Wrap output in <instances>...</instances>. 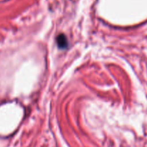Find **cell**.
<instances>
[{
  "label": "cell",
  "instance_id": "1",
  "mask_svg": "<svg viewBox=\"0 0 147 147\" xmlns=\"http://www.w3.org/2000/svg\"><path fill=\"white\" fill-rule=\"evenodd\" d=\"M66 37L64 35H60L57 37V44L61 48H64L67 46V40H66Z\"/></svg>",
  "mask_w": 147,
  "mask_h": 147
}]
</instances>
